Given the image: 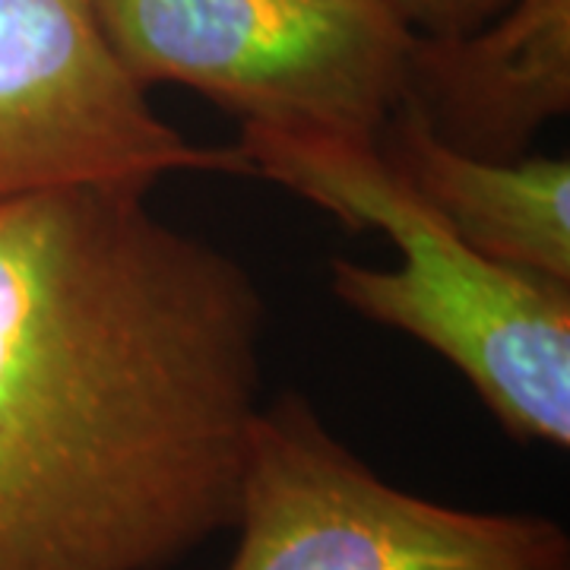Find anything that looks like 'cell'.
Instances as JSON below:
<instances>
[{"instance_id":"obj_3","label":"cell","mask_w":570,"mask_h":570,"mask_svg":"<svg viewBox=\"0 0 570 570\" xmlns=\"http://www.w3.org/2000/svg\"><path fill=\"white\" fill-rule=\"evenodd\" d=\"M142 89L178 82L242 127L377 142L419 36L384 0H92Z\"/></svg>"},{"instance_id":"obj_2","label":"cell","mask_w":570,"mask_h":570,"mask_svg":"<svg viewBox=\"0 0 570 570\" xmlns=\"http://www.w3.org/2000/svg\"><path fill=\"white\" fill-rule=\"evenodd\" d=\"M261 175L348 228L384 232L393 269L330 261L333 295L371 324L406 333L466 377L510 438L570 448V285L494 264L456 238L377 142L242 127Z\"/></svg>"},{"instance_id":"obj_7","label":"cell","mask_w":570,"mask_h":570,"mask_svg":"<svg viewBox=\"0 0 570 570\" xmlns=\"http://www.w3.org/2000/svg\"><path fill=\"white\" fill-rule=\"evenodd\" d=\"M377 149L472 250L570 285L568 159L466 153L438 137L409 99L384 127Z\"/></svg>"},{"instance_id":"obj_6","label":"cell","mask_w":570,"mask_h":570,"mask_svg":"<svg viewBox=\"0 0 570 570\" xmlns=\"http://www.w3.org/2000/svg\"><path fill=\"white\" fill-rule=\"evenodd\" d=\"M406 99L466 153L527 156L570 108V0H510L475 32L419 36Z\"/></svg>"},{"instance_id":"obj_4","label":"cell","mask_w":570,"mask_h":570,"mask_svg":"<svg viewBox=\"0 0 570 570\" xmlns=\"http://www.w3.org/2000/svg\"><path fill=\"white\" fill-rule=\"evenodd\" d=\"M235 530L228 570H570L558 520L396 489L302 393L264 403L254 422Z\"/></svg>"},{"instance_id":"obj_5","label":"cell","mask_w":570,"mask_h":570,"mask_svg":"<svg viewBox=\"0 0 570 570\" xmlns=\"http://www.w3.org/2000/svg\"><path fill=\"white\" fill-rule=\"evenodd\" d=\"M247 175L187 140L108 48L92 0H0V200L73 184Z\"/></svg>"},{"instance_id":"obj_1","label":"cell","mask_w":570,"mask_h":570,"mask_svg":"<svg viewBox=\"0 0 570 570\" xmlns=\"http://www.w3.org/2000/svg\"><path fill=\"white\" fill-rule=\"evenodd\" d=\"M266 298L146 184L0 200V570H171L235 530Z\"/></svg>"},{"instance_id":"obj_8","label":"cell","mask_w":570,"mask_h":570,"mask_svg":"<svg viewBox=\"0 0 570 570\" xmlns=\"http://www.w3.org/2000/svg\"><path fill=\"white\" fill-rule=\"evenodd\" d=\"M415 36H466L491 22L510 0H384Z\"/></svg>"}]
</instances>
